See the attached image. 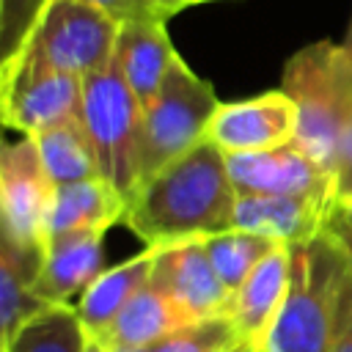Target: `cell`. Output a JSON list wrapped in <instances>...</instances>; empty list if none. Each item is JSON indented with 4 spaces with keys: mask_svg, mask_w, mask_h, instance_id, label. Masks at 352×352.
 <instances>
[{
    "mask_svg": "<svg viewBox=\"0 0 352 352\" xmlns=\"http://www.w3.org/2000/svg\"><path fill=\"white\" fill-rule=\"evenodd\" d=\"M198 3H214V0H198Z\"/></svg>",
    "mask_w": 352,
    "mask_h": 352,
    "instance_id": "34",
    "label": "cell"
},
{
    "mask_svg": "<svg viewBox=\"0 0 352 352\" xmlns=\"http://www.w3.org/2000/svg\"><path fill=\"white\" fill-rule=\"evenodd\" d=\"M206 256L212 261V267L217 270L220 280L226 283V289L236 297V292L242 289V283L250 278V272L264 261V256L278 245L261 234H250L242 228H228L220 234H209L201 236Z\"/></svg>",
    "mask_w": 352,
    "mask_h": 352,
    "instance_id": "22",
    "label": "cell"
},
{
    "mask_svg": "<svg viewBox=\"0 0 352 352\" xmlns=\"http://www.w3.org/2000/svg\"><path fill=\"white\" fill-rule=\"evenodd\" d=\"M129 201L104 179L94 176L55 187L50 209V236L66 231H110L124 220Z\"/></svg>",
    "mask_w": 352,
    "mask_h": 352,
    "instance_id": "17",
    "label": "cell"
},
{
    "mask_svg": "<svg viewBox=\"0 0 352 352\" xmlns=\"http://www.w3.org/2000/svg\"><path fill=\"white\" fill-rule=\"evenodd\" d=\"M118 30V19L82 0H47L30 36L14 55L88 77L113 60Z\"/></svg>",
    "mask_w": 352,
    "mask_h": 352,
    "instance_id": "6",
    "label": "cell"
},
{
    "mask_svg": "<svg viewBox=\"0 0 352 352\" xmlns=\"http://www.w3.org/2000/svg\"><path fill=\"white\" fill-rule=\"evenodd\" d=\"M283 91L300 113L297 146L336 179L341 138L352 118V50L336 41L297 50L283 66Z\"/></svg>",
    "mask_w": 352,
    "mask_h": 352,
    "instance_id": "2",
    "label": "cell"
},
{
    "mask_svg": "<svg viewBox=\"0 0 352 352\" xmlns=\"http://www.w3.org/2000/svg\"><path fill=\"white\" fill-rule=\"evenodd\" d=\"M333 209H336L338 214H344V217L352 223V201H344V204H333Z\"/></svg>",
    "mask_w": 352,
    "mask_h": 352,
    "instance_id": "30",
    "label": "cell"
},
{
    "mask_svg": "<svg viewBox=\"0 0 352 352\" xmlns=\"http://www.w3.org/2000/svg\"><path fill=\"white\" fill-rule=\"evenodd\" d=\"M88 346L77 305H50L0 344L3 352H88Z\"/></svg>",
    "mask_w": 352,
    "mask_h": 352,
    "instance_id": "21",
    "label": "cell"
},
{
    "mask_svg": "<svg viewBox=\"0 0 352 352\" xmlns=\"http://www.w3.org/2000/svg\"><path fill=\"white\" fill-rule=\"evenodd\" d=\"M344 201H352V118L344 129L338 165H336V204H344Z\"/></svg>",
    "mask_w": 352,
    "mask_h": 352,
    "instance_id": "27",
    "label": "cell"
},
{
    "mask_svg": "<svg viewBox=\"0 0 352 352\" xmlns=\"http://www.w3.org/2000/svg\"><path fill=\"white\" fill-rule=\"evenodd\" d=\"M217 104L212 82L198 77L179 55L157 99L143 110L140 184L206 140Z\"/></svg>",
    "mask_w": 352,
    "mask_h": 352,
    "instance_id": "5",
    "label": "cell"
},
{
    "mask_svg": "<svg viewBox=\"0 0 352 352\" xmlns=\"http://www.w3.org/2000/svg\"><path fill=\"white\" fill-rule=\"evenodd\" d=\"M88 352H104V349H102L99 344H94V341H91V346H88Z\"/></svg>",
    "mask_w": 352,
    "mask_h": 352,
    "instance_id": "32",
    "label": "cell"
},
{
    "mask_svg": "<svg viewBox=\"0 0 352 352\" xmlns=\"http://www.w3.org/2000/svg\"><path fill=\"white\" fill-rule=\"evenodd\" d=\"M55 184L38 157L36 140L22 135L0 154L3 236L25 250H44L50 239V209Z\"/></svg>",
    "mask_w": 352,
    "mask_h": 352,
    "instance_id": "8",
    "label": "cell"
},
{
    "mask_svg": "<svg viewBox=\"0 0 352 352\" xmlns=\"http://www.w3.org/2000/svg\"><path fill=\"white\" fill-rule=\"evenodd\" d=\"M47 0H0V63L25 44Z\"/></svg>",
    "mask_w": 352,
    "mask_h": 352,
    "instance_id": "24",
    "label": "cell"
},
{
    "mask_svg": "<svg viewBox=\"0 0 352 352\" xmlns=\"http://www.w3.org/2000/svg\"><path fill=\"white\" fill-rule=\"evenodd\" d=\"M102 231H66L52 234L44 248L38 272V294L52 305H72L102 272Z\"/></svg>",
    "mask_w": 352,
    "mask_h": 352,
    "instance_id": "15",
    "label": "cell"
},
{
    "mask_svg": "<svg viewBox=\"0 0 352 352\" xmlns=\"http://www.w3.org/2000/svg\"><path fill=\"white\" fill-rule=\"evenodd\" d=\"M82 3H88V6H94V8H99V11H104V14H110V16L118 19V22L148 19V16L162 19V16L148 6V0H82Z\"/></svg>",
    "mask_w": 352,
    "mask_h": 352,
    "instance_id": "26",
    "label": "cell"
},
{
    "mask_svg": "<svg viewBox=\"0 0 352 352\" xmlns=\"http://www.w3.org/2000/svg\"><path fill=\"white\" fill-rule=\"evenodd\" d=\"M148 6L162 16V19H170L176 16L179 11L190 8V6H198V0H148Z\"/></svg>",
    "mask_w": 352,
    "mask_h": 352,
    "instance_id": "29",
    "label": "cell"
},
{
    "mask_svg": "<svg viewBox=\"0 0 352 352\" xmlns=\"http://www.w3.org/2000/svg\"><path fill=\"white\" fill-rule=\"evenodd\" d=\"M289 275H292V248L275 245L236 292L231 305V319L239 330L245 352H264L267 336L289 289Z\"/></svg>",
    "mask_w": 352,
    "mask_h": 352,
    "instance_id": "13",
    "label": "cell"
},
{
    "mask_svg": "<svg viewBox=\"0 0 352 352\" xmlns=\"http://www.w3.org/2000/svg\"><path fill=\"white\" fill-rule=\"evenodd\" d=\"M236 190L226 154L204 140L151 179L129 198L124 226L146 248L201 239L234 228Z\"/></svg>",
    "mask_w": 352,
    "mask_h": 352,
    "instance_id": "1",
    "label": "cell"
},
{
    "mask_svg": "<svg viewBox=\"0 0 352 352\" xmlns=\"http://www.w3.org/2000/svg\"><path fill=\"white\" fill-rule=\"evenodd\" d=\"M190 324V319L151 283H146L116 316V322L107 327L99 344L104 352L110 349H148L173 330Z\"/></svg>",
    "mask_w": 352,
    "mask_h": 352,
    "instance_id": "18",
    "label": "cell"
},
{
    "mask_svg": "<svg viewBox=\"0 0 352 352\" xmlns=\"http://www.w3.org/2000/svg\"><path fill=\"white\" fill-rule=\"evenodd\" d=\"M148 352H245V346L231 316H212L173 330Z\"/></svg>",
    "mask_w": 352,
    "mask_h": 352,
    "instance_id": "23",
    "label": "cell"
},
{
    "mask_svg": "<svg viewBox=\"0 0 352 352\" xmlns=\"http://www.w3.org/2000/svg\"><path fill=\"white\" fill-rule=\"evenodd\" d=\"M297 104L280 88L239 102H220L209 121L206 140L214 143L226 157L250 154L292 143L297 138Z\"/></svg>",
    "mask_w": 352,
    "mask_h": 352,
    "instance_id": "10",
    "label": "cell"
},
{
    "mask_svg": "<svg viewBox=\"0 0 352 352\" xmlns=\"http://www.w3.org/2000/svg\"><path fill=\"white\" fill-rule=\"evenodd\" d=\"M30 138L36 140L38 157H41L55 187L102 176L94 140H91L80 116L60 121V124L38 132V135H30Z\"/></svg>",
    "mask_w": 352,
    "mask_h": 352,
    "instance_id": "20",
    "label": "cell"
},
{
    "mask_svg": "<svg viewBox=\"0 0 352 352\" xmlns=\"http://www.w3.org/2000/svg\"><path fill=\"white\" fill-rule=\"evenodd\" d=\"M44 250L16 248L3 236L0 242V336L8 341L25 322L47 311V302L36 283L41 272Z\"/></svg>",
    "mask_w": 352,
    "mask_h": 352,
    "instance_id": "19",
    "label": "cell"
},
{
    "mask_svg": "<svg viewBox=\"0 0 352 352\" xmlns=\"http://www.w3.org/2000/svg\"><path fill=\"white\" fill-rule=\"evenodd\" d=\"M151 267H154V248H146L138 256L110 270H102L99 278L80 294L77 316L91 341L102 338L107 327L116 322V316L124 311V305L148 283Z\"/></svg>",
    "mask_w": 352,
    "mask_h": 352,
    "instance_id": "16",
    "label": "cell"
},
{
    "mask_svg": "<svg viewBox=\"0 0 352 352\" xmlns=\"http://www.w3.org/2000/svg\"><path fill=\"white\" fill-rule=\"evenodd\" d=\"M327 352H352V272L344 280L338 308H336V322H333V336H330V349Z\"/></svg>",
    "mask_w": 352,
    "mask_h": 352,
    "instance_id": "25",
    "label": "cell"
},
{
    "mask_svg": "<svg viewBox=\"0 0 352 352\" xmlns=\"http://www.w3.org/2000/svg\"><path fill=\"white\" fill-rule=\"evenodd\" d=\"M148 283L162 292L190 322L231 316L234 294L220 280L201 239L154 248Z\"/></svg>",
    "mask_w": 352,
    "mask_h": 352,
    "instance_id": "9",
    "label": "cell"
},
{
    "mask_svg": "<svg viewBox=\"0 0 352 352\" xmlns=\"http://www.w3.org/2000/svg\"><path fill=\"white\" fill-rule=\"evenodd\" d=\"M82 110V77L50 69L25 55L0 63V113L6 126L38 135Z\"/></svg>",
    "mask_w": 352,
    "mask_h": 352,
    "instance_id": "7",
    "label": "cell"
},
{
    "mask_svg": "<svg viewBox=\"0 0 352 352\" xmlns=\"http://www.w3.org/2000/svg\"><path fill=\"white\" fill-rule=\"evenodd\" d=\"M236 195H327L336 201V179L311 160L297 140L250 154H228Z\"/></svg>",
    "mask_w": 352,
    "mask_h": 352,
    "instance_id": "11",
    "label": "cell"
},
{
    "mask_svg": "<svg viewBox=\"0 0 352 352\" xmlns=\"http://www.w3.org/2000/svg\"><path fill=\"white\" fill-rule=\"evenodd\" d=\"M165 22L168 19H157V16L129 19V22H121V30H118L113 58L126 85L143 104V110L157 99L173 60L179 58L176 47L170 44Z\"/></svg>",
    "mask_w": 352,
    "mask_h": 352,
    "instance_id": "14",
    "label": "cell"
},
{
    "mask_svg": "<svg viewBox=\"0 0 352 352\" xmlns=\"http://www.w3.org/2000/svg\"><path fill=\"white\" fill-rule=\"evenodd\" d=\"M289 248V289L264 352H327L338 297L349 275L346 258L327 228L316 239Z\"/></svg>",
    "mask_w": 352,
    "mask_h": 352,
    "instance_id": "3",
    "label": "cell"
},
{
    "mask_svg": "<svg viewBox=\"0 0 352 352\" xmlns=\"http://www.w3.org/2000/svg\"><path fill=\"white\" fill-rule=\"evenodd\" d=\"M110 352H148V349H110Z\"/></svg>",
    "mask_w": 352,
    "mask_h": 352,
    "instance_id": "33",
    "label": "cell"
},
{
    "mask_svg": "<svg viewBox=\"0 0 352 352\" xmlns=\"http://www.w3.org/2000/svg\"><path fill=\"white\" fill-rule=\"evenodd\" d=\"M80 118L94 140L102 176L129 201L140 187L143 104L126 85L116 58L82 77Z\"/></svg>",
    "mask_w": 352,
    "mask_h": 352,
    "instance_id": "4",
    "label": "cell"
},
{
    "mask_svg": "<svg viewBox=\"0 0 352 352\" xmlns=\"http://www.w3.org/2000/svg\"><path fill=\"white\" fill-rule=\"evenodd\" d=\"M346 50H352V19H349V25H346V36H344V41H341Z\"/></svg>",
    "mask_w": 352,
    "mask_h": 352,
    "instance_id": "31",
    "label": "cell"
},
{
    "mask_svg": "<svg viewBox=\"0 0 352 352\" xmlns=\"http://www.w3.org/2000/svg\"><path fill=\"white\" fill-rule=\"evenodd\" d=\"M327 231L333 234V239L338 242V248H341V253H344V258H346V267H349V272H352V223L344 217V214H338L336 209L330 212V220H327Z\"/></svg>",
    "mask_w": 352,
    "mask_h": 352,
    "instance_id": "28",
    "label": "cell"
},
{
    "mask_svg": "<svg viewBox=\"0 0 352 352\" xmlns=\"http://www.w3.org/2000/svg\"><path fill=\"white\" fill-rule=\"evenodd\" d=\"M333 204L327 195H236L234 228L278 245H302L327 228Z\"/></svg>",
    "mask_w": 352,
    "mask_h": 352,
    "instance_id": "12",
    "label": "cell"
}]
</instances>
